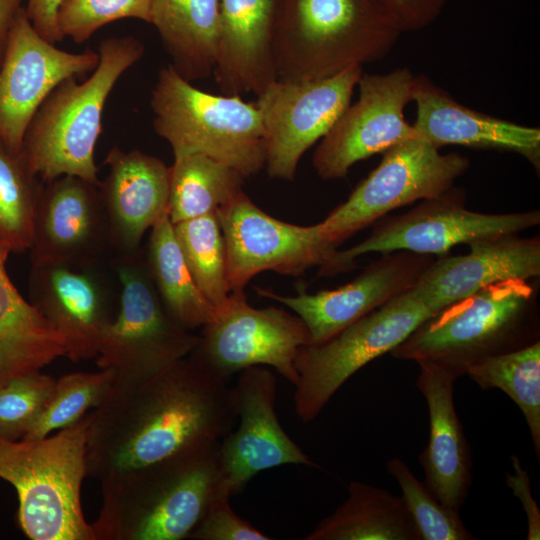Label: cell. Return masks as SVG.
<instances>
[{
  "mask_svg": "<svg viewBox=\"0 0 540 540\" xmlns=\"http://www.w3.org/2000/svg\"><path fill=\"white\" fill-rule=\"evenodd\" d=\"M232 387L194 354L143 380H118L92 410L87 476L101 490L220 442L236 419Z\"/></svg>",
  "mask_w": 540,
  "mask_h": 540,
  "instance_id": "obj_1",
  "label": "cell"
},
{
  "mask_svg": "<svg viewBox=\"0 0 540 540\" xmlns=\"http://www.w3.org/2000/svg\"><path fill=\"white\" fill-rule=\"evenodd\" d=\"M401 34L377 0H275L276 79L316 80L378 61Z\"/></svg>",
  "mask_w": 540,
  "mask_h": 540,
  "instance_id": "obj_2",
  "label": "cell"
},
{
  "mask_svg": "<svg viewBox=\"0 0 540 540\" xmlns=\"http://www.w3.org/2000/svg\"><path fill=\"white\" fill-rule=\"evenodd\" d=\"M143 54L144 45L132 36L107 38L98 46L99 62L87 79L79 83L70 77L44 100L20 150L41 182L72 175L99 185L94 150L105 103L122 74Z\"/></svg>",
  "mask_w": 540,
  "mask_h": 540,
  "instance_id": "obj_3",
  "label": "cell"
},
{
  "mask_svg": "<svg viewBox=\"0 0 540 540\" xmlns=\"http://www.w3.org/2000/svg\"><path fill=\"white\" fill-rule=\"evenodd\" d=\"M219 443L101 490L96 540L188 539L212 500L229 489Z\"/></svg>",
  "mask_w": 540,
  "mask_h": 540,
  "instance_id": "obj_4",
  "label": "cell"
},
{
  "mask_svg": "<svg viewBox=\"0 0 540 540\" xmlns=\"http://www.w3.org/2000/svg\"><path fill=\"white\" fill-rule=\"evenodd\" d=\"M91 419L92 410L40 439L0 436V478L17 492L19 524L29 539L96 540L81 503Z\"/></svg>",
  "mask_w": 540,
  "mask_h": 540,
  "instance_id": "obj_5",
  "label": "cell"
},
{
  "mask_svg": "<svg viewBox=\"0 0 540 540\" xmlns=\"http://www.w3.org/2000/svg\"><path fill=\"white\" fill-rule=\"evenodd\" d=\"M534 302L528 280L498 282L424 321L390 353L437 364L459 378L485 357L539 340Z\"/></svg>",
  "mask_w": 540,
  "mask_h": 540,
  "instance_id": "obj_6",
  "label": "cell"
},
{
  "mask_svg": "<svg viewBox=\"0 0 540 540\" xmlns=\"http://www.w3.org/2000/svg\"><path fill=\"white\" fill-rule=\"evenodd\" d=\"M150 105L155 132L174 159L203 154L245 178L265 168V130L255 103L200 90L170 64L158 72Z\"/></svg>",
  "mask_w": 540,
  "mask_h": 540,
  "instance_id": "obj_7",
  "label": "cell"
},
{
  "mask_svg": "<svg viewBox=\"0 0 540 540\" xmlns=\"http://www.w3.org/2000/svg\"><path fill=\"white\" fill-rule=\"evenodd\" d=\"M119 310L103 332L96 364L112 369L115 379L150 378L188 356L199 335L177 323L164 307L141 250L120 254Z\"/></svg>",
  "mask_w": 540,
  "mask_h": 540,
  "instance_id": "obj_8",
  "label": "cell"
},
{
  "mask_svg": "<svg viewBox=\"0 0 540 540\" xmlns=\"http://www.w3.org/2000/svg\"><path fill=\"white\" fill-rule=\"evenodd\" d=\"M435 316L408 290L359 318L332 338L302 346L294 407L299 419L314 420L340 387L358 370L391 352L420 324Z\"/></svg>",
  "mask_w": 540,
  "mask_h": 540,
  "instance_id": "obj_9",
  "label": "cell"
},
{
  "mask_svg": "<svg viewBox=\"0 0 540 540\" xmlns=\"http://www.w3.org/2000/svg\"><path fill=\"white\" fill-rule=\"evenodd\" d=\"M539 223V210L499 214L468 210L464 191L452 187L437 198L423 200L403 215L379 223L362 242L337 249L319 269V275L329 277L351 270L357 257L372 252L408 251L441 257L459 244L519 235Z\"/></svg>",
  "mask_w": 540,
  "mask_h": 540,
  "instance_id": "obj_10",
  "label": "cell"
},
{
  "mask_svg": "<svg viewBox=\"0 0 540 540\" xmlns=\"http://www.w3.org/2000/svg\"><path fill=\"white\" fill-rule=\"evenodd\" d=\"M469 166L464 155L442 154L420 136L405 140L383 152L379 165L321 221L325 234L338 247L390 211L443 195Z\"/></svg>",
  "mask_w": 540,
  "mask_h": 540,
  "instance_id": "obj_11",
  "label": "cell"
},
{
  "mask_svg": "<svg viewBox=\"0 0 540 540\" xmlns=\"http://www.w3.org/2000/svg\"><path fill=\"white\" fill-rule=\"evenodd\" d=\"M226 253V275L231 293L244 292L259 273L273 271L298 277L321 269L338 249L325 234L322 222L311 226L276 219L240 192L216 211Z\"/></svg>",
  "mask_w": 540,
  "mask_h": 540,
  "instance_id": "obj_12",
  "label": "cell"
},
{
  "mask_svg": "<svg viewBox=\"0 0 540 540\" xmlns=\"http://www.w3.org/2000/svg\"><path fill=\"white\" fill-rule=\"evenodd\" d=\"M309 342L308 330L296 314L274 306L254 308L245 292H239L231 293L227 304L201 328L191 353L228 381L244 369L265 366L296 386V356Z\"/></svg>",
  "mask_w": 540,
  "mask_h": 540,
  "instance_id": "obj_13",
  "label": "cell"
},
{
  "mask_svg": "<svg viewBox=\"0 0 540 540\" xmlns=\"http://www.w3.org/2000/svg\"><path fill=\"white\" fill-rule=\"evenodd\" d=\"M362 66L308 81L275 80L257 95L266 137L265 168L271 178L293 181L298 164L351 103Z\"/></svg>",
  "mask_w": 540,
  "mask_h": 540,
  "instance_id": "obj_14",
  "label": "cell"
},
{
  "mask_svg": "<svg viewBox=\"0 0 540 540\" xmlns=\"http://www.w3.org/2000/svg\"><path fill=\"white\" fill-rule=\"evenodd\" d=\"M415 76L407 67L385 74L362 73L358 100L346 108L314 152L313 167L322 179L344 178L357 162L419 136L404 117L413 99Z\"/></svg>",
  "mask_w": 540,
  "mask_h": 540,
  "instance_id": "obj_15",
  "label": "cell"
},
{
  "mask_svg": "<svg viewBox=\"0 0 540 540\" xmlns=\"http://www.w3.org/2000/svg\"><path fill=\"white\" fill-rule=\"evenodd\" d=\"M98 52L72 53L43 38L22 6L0 66V140L19 152L26 131L50 93L64 80L92 72Z\"/></svg>",
  "mask_w": 540,
  "mask_h": 540,
  "instance_id": "obj_16",
  "label": "cell"
},
{
  "mask_svg": "<svg viewBox=\"0 0 540 540\" xmlns=\"http://www.w3.org/2000/svg\"><path fill=\"white\" fill-rule=\"evenodd\" d=\"M232 387L239 425L219 443L232 496L258 473L282 465L320 466L282 428L275 411L276 377L265 366L240 372Z\"/></svg>",
  "mask_w": 540,
  "mask_h": 540,
  "instance_id": "obj_17",
  "label": "cell"
},
{
  "mask_svg": "<svg viewBox=\"0 0 540 540\" xmlns=\"http://www.w3.org/2000/svg\"><path fill=\"white\" fill-rule=\"evenodd\" d=\"M433 261L430 255L408 251L384 253L351 282L332 290L307 293L300 286L297 295L286 296L257 287L261 297L291 309L304 322L309 344L322 343L344 328L410 290Z\"/></svg>",
  "mask_w": 540,
  "mask_h": 540,
  "instance_id": "obj_18",
  "label": "cell"
},
{
  "mask_svg": "<svg viewBox=\"0 0 540 540\" xmlns=\"http://www.w3.org/2000/svg\"><path fill=\"white\" fill-rule=\"evenodd\" d=\"M109 248L99 185L72 175L43 183L33 217L32 265H94Z\"/></svg>",
  "mask_w": 540,
  "mask_h": 540,
  "instance_id": "obj_19",
  "label": "cell"
},
{
  "mask_svg": "<svg viewBox=\"0 0 540 540\" xmlns=\"http://www.w3.org/2000/svg\"><path fill=\"white\" fill-rule=\"evenodd\" d=\"M92 266L36 264L29 276L30 303L62 336L65 357L74 363L96 358L116 316Z\"/></svg>",
  "mask_w": 540,
  "mask_h": 540,
  "instance_id": "obj_20",
  "label": "cell"
},
{
  "mask_svg": "<svg viewBox=\"0 0 540 540\" xmlns=\"http://www.w3.org/2000/svg\"><path fill=\"white\" fill-rule=\"evenodd\" d=\"M468 245L466 254L433 260L410 289L434 315L498 282L540 276L539 237L506 235Z\"/></svg>",
  "mask_w": 540,
  "mask_h": 540,
  "instance_id": "obj_21",
  "label": "cell"
},
{
  "mask_svg": "<svg viewBox=\"0 0 540 540\" xmlns=\"http://www.w3.org/2000/svg\"><path fill=\"white\" fill-rule=\"evenodd\" d=\"M412 124L424 140L440 149L460 145L516 153L540 172V129L475 111L457 102L425 75L415 76Z\"/></svg>",
  "mask_w": 540,
  "mask_h": 540,
  "instance_id": "obj_22",
  "label": "cell"
},
{
  "mask_svg": "<svg viewBox=\"0 0 540 540\" xmlns=\"http://www.w3.org/2000/svg\"><path fill=\"white\" fill-rule=\"evenodd\" d=\"M104 163L109 173L99 183V194L110 245L119 255L135 253L146 231L168 212L169 167L157 157L117 145Z\"/></svg>",
  "mask_w": 540,
  "mask_h": 540,
  "instance_id": "obj_23",
  "label": "cell"
},
{
  "mask_svg": "<svg viewBox=\"0 0 540 540\" xmlns=\"http://www.w3.org/2000/svg\"><path fill=\"white\" fill-rule=\"evenodd\" d=\"M416 386L429 411V441L419 455L425 485L444 505L459 511L471 485V453L454 405L458 377L431 362H418Z\"/></svg>",
  "mask_w": 540,
  "mask_h": 540,
  "instance_id": "obj_24",
  "label": "cell"
},
{
  "mask_svg": "<svg viewBox=\"0 0 540 540\" xmlns=\"http://www.w3.org/2000/svg\"><path fill=\"white\" fill-rule=\"evenodd\" d=\"M275 0H220L213 73L222 94H260L276 79Z\"/></svg>",
  "mask_w": 540,
  "mask_h": 540,
  "instance_id": "obj_25",
  "label": "cell"
},
{
  "mask_svg": "<svg viewBox=\"0 0 540 540\" xmlns=\"http://www.w3.org/2000/svg\"><path fill=\"white\" fill-rule=\"evenodd\" d=\"M11 252L0 241V384L65 356L62 336L10 280L6 261Z\"/></svg>",
  "mask_w": 540,
  "mask_h": 540,
  "instance_id": "obj_26",
  "label": "cell"
},
{
  "mask_svg": "<svg viewBox=\"0 0 540 540\" xmlns=\"http://www.w3.org/2000/svg\"><path fill=\"white\" fill-rule=\"evenodd\" d=\"M220 0H152L150 23L157 29L174 69L194 81L213 73Z\"/></svg>",
  "mask_w": 540,
  "mask_h": 540,
  "instance_id": "obj_27",
  "label": "cell"
},
{
  "mask_svg": "<svg viewBox=\"0 0 540 540\" xmlns=\"http://www.w3.org/2000/svg\"><path fill=\"white\" fill-rule=\"evenodd\" d=\"M304 540H421L403 500L390 492L351 481L347 499Z\"/></svg>",
  "mask_w": 540,
  "mask_h": 540,
  "instance_id": "obj_28",
  "label": "cell"
},
{
  "mask_svg": "<svg viewBox=\"0 0 540 540\" xmlns=\"http://www.w3.org/2000/svg\"><path fill=\"white\" fill-rule=\"evenodd\" d=\"M144 259L164 307L177 323L193 331L215 317L216 309L188 269L168 212L152 226Z\"/></svg>",
  "mask_w": 540,
  "mask_h": 540,
  "instance_id": "obj_29",
  "label": "cell"
},
{
  "mask_svg": "<svg viewBox=\"0 0 540 540\" xmlns=\"http://www.w3.org/2000/svg\"><path fill=\"white\" fill-rule=\"evenodd\" d=\"M169 170L167 208L172 224L216 213L243 191V175L203 154L175 158Z\"/></svg>",
  "mask_w": 540,
  "mask_h": 540,
  "instance_id": "obj_30",
  "label": "cell"
},
{
  "mask_svg": "<svg viewBox=\"0 0 540 540\" xmlns=\"http://www.w3.org/2000/svg\"><path fill=\"white\" fill-rule=\"evenodd\" d=\"M468 375L483 389L504 391L522 411L534 451L540 459V341L485 357L470 365Z\"/></svg>",
  "mask_w": 540,
  "mask_h": 540,
  "instance_id": "obj_31",
  "label": "cell"
},
{
  "mask_svg": "<svg viewBox=\"0 0 540 540\" xmlns=\"http://www.w3.org/2000/svg\"><path fill=\"white\" fill-rule=\"evenodd\" d=\"M188 269L203 296L216 309L223 308L230 290L226 275V253L216 213L173 224Z\"/></svg>",
  "mask_w": 540,
  "mask_h": 540,
  "instance_id": "obj_32",
  "label": "cell"
},
{
  "mask_svg": "<svg viewBox=\"0 0 540 540\" xmlns=\"http://www.w3.org/2000/svg\"><path fill=\"white\" fill-rule=\"evenodd\" d=\"M43 182L28 168L22 153L0 140V241L12 252L30 248L34 211Z\"/></svg>",
  "mask_w": 540,
  "mask_h": 540,
  "instance_id": "obj_33",
  "label": "cell"
},
{
  "mask_svg": "<svg viewBox=\"0 0 540 540\" xmlns=\"http://www.w3.org/2000/svg\"><path fill=\"white\" fill-rule=\"evenodd\" d=\"M114 378L112 369H100L56 379L43 412L22 439H40L75 423L102 403Z\"/></svg>",
  "mask_w": 540,
  "mask_h": 540,
  "instance_id": "obj_34",
  "label": "cell"
},
{
  "mask_svg": "<svg viewBox=\"0 0 540 540\" xmlns=\"http://www.w3.org/2000/svg\"><path fill=\"white\" fill-rule=\"evenodd\" d=\"M386 467L401 488V498L421 540L475 539L462 522L459 511L441 503L401 458H391Z\"/></svg>",
  "mask_w": 540,
  "mask_h": 540,
  "instance_id": "obj_35",
  "label": "cell"
},
{
  "mask_svg": "<svg viewBox=\"0 0 540 540\" xmlns=\"http://www.w3.org/2000/svg\"><path fill=\"white\" fill-rule=\"evenodd\" d=\"M55 382L36 371L0 384V436L22 439L43 412Z\"/></svg>",
  "mask_w": 540,
  "mask_h": 540,
  "instance_id": "obj_36",
  "label": "cell"
},
{
  "mask_svg": "<svg viewBox=\"0 0 540 540\" xmlns=\"http://www.w3.org/2000/svg\"><path fill=\"white\" fill-rule=\"evenodd\" d=\"M152 0H66L58 13L62 35L76 43L87 41L108 23L134 18L150 23Z\"/></svg>",
  "mask_w": 540,
  "mask_h": 540,
  "instance_id": "obj_37",
  "label": "cell"
},
{
  "mask_svg": "<svg viewBox=\"0 0 540 540\" xmlns=\"http://www.w3.org/2000/svg\"><path fill=\"white\" fill-rule=\"evenodd\" d=\"M228 488L206 508L189 539L194 540H272L273 538L234 512Z\"/></svg>",
  "mask_w": 540,
  "mask_h": 540,
  "instance_id": "obj_38",
  "label": "cell"
},
{
  "mask_svg": "<svg viewBox=\"0 0 540 540\" xmlns=\"http://www.w3.org/2000/svg\"><path fill=\"white\" fill-rule=\"evenodd\" d=\"M401 33L425 29L441 14L448 0H377Z\"/></svg>",
  "mask_w": 540,
  "mask_h": 540,
  "instance_id": "obj_39",
  "label": "cell"
},
{
  "mask_svg": "<svg viewBox=\"0 0 540 540\" xmlns=\"http://www.w3.org/2000/svg\"><path fill=\"white\" fill-rule=\"evenodd\" d=\"M513 473L506 472V484L522 503L527 518L528 540L540 539V510L531 493L530 477L517 455L510 456Z\"/></svg>",
  "mask_w": 540,
  "mask_h": 540,
  "instance_id": "obj_40",
  "label": "cell"
},
{
  "mask_svg": "<svg viewBox=\"0 0 540 540\" xmlns=\"http://www.w3.org/2000/svg\"><path fill=\"white\" fill-rule=\"evenodd\" d=\"M66 0H28L24 7L35 30L47 41L55 44L62 35L58 25V13Z\"/></svg>",
  "mask_w": 540,
  "mask_h": 540,
  "instance_id": "obj_41",
  "label": "cell"
},
{
  "mask_svg": "<svg viewBox=\"0 0 540 540\" xmlns=\"http://www.w3.org/2000/svg\"><path fill=\"white\" fill-rule=\"evenodd\" d=\"M23 0H0V66L3 61L9 33Z\"/></svg>",
  "mask_w": 540,
  "mask_h": 540,
  "instance_id": "obj_42",
  "label": "cell"
}]
</instances>
